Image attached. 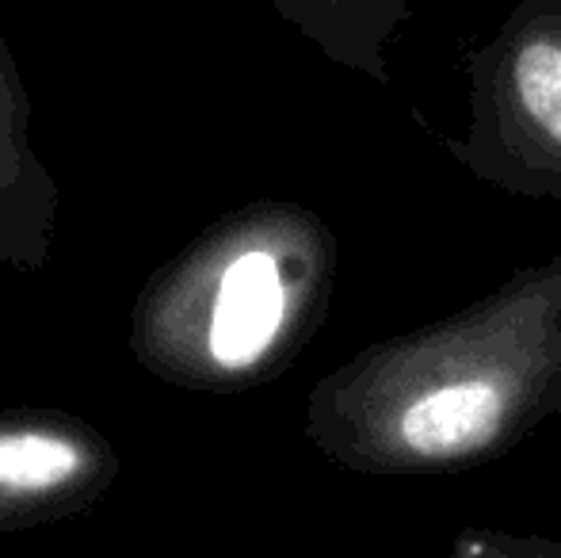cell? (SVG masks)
I'll use <instances>...</instances> for the list:
<instances>
[{
    "mask_svg": "<svg viewBox=\"0 0 561 558\" xmlns=\"http://www.w3.org/2000/svg\"><path fill=\"white\" fill-rule=\"evenodd\" d=\"M561 413V253L450 318L378 341L329 375L310 436L359 475L493 463Z\"/></svg>",
    "mask_w": 561,
    "mask_h": 558,
    "instance_id": "6da1fadb",
    "label": "cell"
},
{
    "mask_svg": "<svg viewBox=\"0 0 561 558\" xmlns=\"http://www.w3.org/2000/svg\"><path fill=\"white\" fill-rule=\"evenodd\" d=\"M470 123L444 138L473 180L519 200H561V0H519L466 54Z\"/></svg>",
    "mask_w": 561,
    "mask_h": 558,
    "instance_id": "7a4b0ae2",
    "label": "cell"
},
{
    "mask_svg": "<svg viewBox=\"0 0 561 558\" xmlns=\"http://www.w3.org/2000/svg\"><path fill=\"white\" fill-rule=\"evenodd\" d=\"M336 61L390 84V46L413 20L409 0H275Z\"/></svg>",
    "mask_w": 561,
    "mask_h": 558,
    "instance_id": "3957f363",
    "label": "cell"
},
{
    "mask_svg": "<svg viewBox=\"0 0 561 558\" xmlns=\"http://www.w3.org/2000/svg\"><path fill=\"white\" fill-rule=\"evenodd\" d=\"M81 470V447L50 432H0V490L43 493Z\"/></svg>",
    "mask_w": 561,
    "mask_h": 558,
    "instance_id": "277c9868",
    "label": "cell"
},
{
    "mask_svg": "<svg viewBox=\"0 0 561 558\" xmlns=\"http://www.w3.org/2000/svg\"><path fill=\"white\" fill-rule=\"evenodd\" d=\"M447 558H561V539L516 536V532L466 524V528L450 539Z\"/></svg>",
    "mask_w": 561,
    "mask_h": 558,
    "instance_id": "5b68a950",
    "label": "cell"
}]
</instances>
